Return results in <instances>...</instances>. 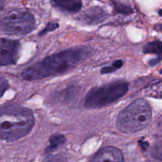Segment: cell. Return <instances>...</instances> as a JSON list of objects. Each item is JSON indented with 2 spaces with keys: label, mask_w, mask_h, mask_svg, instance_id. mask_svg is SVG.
Returning <instances> with one entry per match:
<instances>
[{
  "label": "cell",
  "mask_w": 162,
  "mask_h": 162,
  "mask_svg": "<svg viewBox=\"0 0 162 162\" xmlns=\"http://www.w3.org/2000/svg\"><path fill=\"white\" fill-rule=\"evenodd\" d=\"M85 51L75 48L47 56L27 67L21 74V78L26 81H35L64 74L82 61L86 56Z\"/></svg>",
  "instance_id": "cell-1"
},
{
  "label": "cell",
  "mask_w": 162,
  "mask_h": 162,
  "mask_svg": "<svg viewBox=\"0 0 162 162\" xmlns=\"http://www.w3.org/2000/svg\"><path fill=\"white\" fill-rule=\"evenodd\" d=\"M35 123L30 109L10 105L0 108V139L14 141L26 136Z\"/></svg>",
  "instance_id": "cell-2"
},
{
  "label": "cell",
  "mask_w": 162,
  "mask_h": 162,
  "mask_svg": "<svg viewBox=\"0 0 162 162\" xmlns=\"http://www.w3.org/2000/svg\"><path fill=\"white\" fill-rule=\"evenodd\" d=\"M152 118L150 105L143 99H137L120 112L116 126L123 133H134L149 124Z\"/></svg>",
  "instance_id": "cell-3"
},
{
  "label": "cell",
  "mask_w": 162,
  "mask_h": 162,
  "mask_svg": "<svg viewBox=\"0 0 162 162\" xmlns=\"http://www.w3.org/2000/svg\"><path fill=\"white\" fill-rule=\"evenodd\" d=\"M35 28V19L32 13L24 8H14L0 17V30L13 36H23Z\"/></svg>",
  "instance_id": "cell-4"
},
{
  "label": "cell",
  "mask_w": 162,
  "mask_h": 162,
  "mask_svg": "<svg viewBox=\"0 0 162 162\" xmlns=\"http://www.w3.org/2000/svg\"><path fill=\"white\" fill-rule=\"evenodd\" d=\"M127 91L128 84L125 82H116L93 88L86 95L84 106L86 109L105 107L120 100Z\"/></svg>",
  "instance_id": "cell-5"
},
{
  "label": "cell",
  "mask_w": 162,
  "mask_h": 162,
  "mask_svg": "<svg viewBox=\"0 0 162 162\" xmlns=\"http://www.w3.org/2000/svg\"><path fill=\"white\" fill-rule=\"evenodd\" d=\"M20 48L17 40L0 38V67L15 64L19 59Z\"/></svg>",
  "instance_id": "cell-6"
},
{
  "label": "cell",
  "mask_w": 162,
  "mask_h": 162,
  "mask_svg": "<svg viewBox=\"0 0 162 162\" xmlns=\"http://www.w3.org/2000/svg\"><path fill=\"white\" fill-rule=\"evenodd\" d=\"M90 162H124V158L120 149L113 146H107L98 151Z\"/></svg>",
  "instance_id": "cell-7"
},
{
  "label": "cell",
  "mask_w": 162,
  "mask_h": 162,
  "mask_svg": "<svg viewBox=\"0 0 162 162\" xmlns=\"http://www.w3.org/2000/svg\"><path fill=\"white\" fill-rule=\"evenodd\" d=\"M52 3L54 6L59 8L63 11L76 13L81 10L82 2L78 0H55Z\"/></svg>",
  "instance_id": "cell-8"
},
{
  "label": "cell",
  "mask_w": 162,
  "mask_h": 162,
  "mask_svg": "<svg viewBox=\"0 0 162 162\" xmlns=\"http://www.w3.org/2000/svg\"><path fill=\"white\" fill-rule=\"evenodd\" d=\"M105 17V12L101 8L94 7L85 12L83 15V21L88 24H94L103 21Z\"/></svg>",
  "instance_id": "cell-9"
},
{
  "label": "cell",
  "mask_w": 162,
  "mask_h": 162,
  "mask_svg": "<svg viewBox=\"0 0 162 162\" xmlns=\"http://www.w3.org/2000/svg\"><path fill=\"white\" fill-rule=\"evenodd\" d=\"M66 142V138L63 134H54L49 138V145L47 150L49 152L57 149Z\"/></svg>",
  "instance_id": "cell-10"
},
{
  "label": "cell",
  "mask_w": 162,
  "mask_h": 162,
  "mask_svg": "<svg viewBox=\"0 0 162 162\" xmlns=\"http://www.w3.org/2000/svg\"><path fill=\"white\" fill-rule=\"evenodd\" d=\"M143 52L145 53L158 54L160 56V41H153L149 43L143 48Z\"/></svg>",
  "instance_id": "cell-11"
},
{
  "label": "cell",
  "mask_w": 162,
  "mask_h": 162,
  "mask_svg": "<svg viewBox=\"0 0 162 162\" xmlns=\"http://www.w3.org/2000/svg\"><path fill=\"white\" fill-rule=\"evenodd\" d=\"M123 65V62L122 60H117V61L114 62L110 66L103 67L101 69V74H109V73L114 72L116 70L120 69V67H122Z\"/></svg>",
  "instance_id": "cell-12"
},
{
  "label": "cell",
  "mask_w": 162,
  "mask_h": 162,
  "mask_svg": "<svg viewBox=\"0 0 162 162\" xmlns=\"http://www.w3.org/2000/svg\"><path fill=\"white\" fill-rule=\"evenodd\" d=\"M43 162H67V159L63 155L57 154L48 156Z\"/></svg>",
  "instance_id": "cell-13"
},
{
  "label": "cell",
  "mask_w": 162,
  "mask_h": 162,
  "mask_svg": "<svg viewBox=\"0 0 162 162\" xmlns=\"http://www.w3.org/2000/svg\"><path fill=\"white\" fill-rule=\"evenodd\" d=\"M115 9L117 12L120 13H127V14H129V13H132L131 8H130L129 6H125V5H123V4L116 3V6H115Z\"/></svg>",
  "instance_id": "cell-14"
},
{
  "label": "cell",
  "mask_w": 162,
  "mask_h": 162,
  "mask_svg": "<svg viewBox=\"0 0 162 162\" xmlns=\"http://www.w3.org/2000/svg\"><path fill=\"white\" fill-rule=\"evenodd\" d=\"M9 88V83L5 78L0 77V97H2Z\"/></svg>",
  "instance_id": "cell-15"
},
{
  "label": "cell",
  "mask_w": 162,
  "mask_h": 162,
  "mask_svg": "<svg viewBox=\"0 0 162 162\" xmlns=\"http://www.w3.org/2000/svg\"><path fill=\"white\" fill-rule=\"evenodd\" d=\"M153 155L156 159H158L159 160H161V146H160V144L154 147V149L153 150Z\"/></svg>",
  "instance_id": "cell-16"
},
{
  "label": "cell",
  "mask_w": 162,
  "mask_h": 162,
  "mask_svg": "<svg viewBox=\"0 0 162 162\" xmlns=\"http://www.w3.org/2000/svg\"><path fill=\"white\" fill-rule=\"evenodd\" d=\"M58 26H59V25L58 24H55V23H52V24H48V26L46 27V29H44V30L41 31V32H40V35H44V33H46V32H48V31H52L54 30V29H57Z\"/></svg>",
  "instance_id": "cell-17"
},
{
  "label": "cell",
  "mask_w": 162,
  "mask_h": 162,
  "mask_svg": "<svg viewBox=\"0 0 162 162\" xmlns=\"http://www.w3.org/2000/svg\"><path fill=\"white\" fill-rule=\"evenodd\" d=\"M2 7H3V3L2 2H0V10H2Z\"/></svg>",
  "instance_id": "cell-18"
}]
</instances>
